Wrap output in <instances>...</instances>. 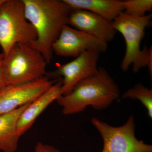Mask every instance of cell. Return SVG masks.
<instances>
[{"instance_id": "obj_6", "label": "cell", "mask_w": 152, "mask_h": 152, "mask_svg": "<svg viewBox=\"0 0 152 152\" xmlns=\"http://www.w3.org/2000/svg\"><path fill=\"white\" fill-rule=\"evenodd\" d=\"M91 122L103 139L102 152H152V145L136 137L134 116L119 127L113 126L96 118H92Z\"/></svg>"}, {"instance_id": "obj_16", "label": "cell", "mask_w": 152, "mask_h": 152, "mask_svg": "<svg viewBox=\"0 0 152 152\" xmlns=\"http://www.w3.org/2000/svg\"><path fill=\"white\" fill-rule=\"evenodd\" d=\"M35 152H61L54 147L42 142H38L35 147Z\"/></svg>"}, {"instance_id": "obj_9", "label": "cell", "mask_w": 152, "mask_h": 152, "mask_svg": "<svg viewBox=\"0 0 152 152\" xmlns=\"http://www.w3.org/2000/svg\"><path fill=\"white\" fill-rule=\"evenodd\" d=\"M99 54L95 51L85 52L73 61L58 66L56 70L50 74L51 77L56 79L63 77L61 96L69 94L78 83L97 72Z\"/></svg>"}, {"instance_id": "obj_17", "label": "cell", "mask_w": 152, "mask_h": 152, "mask_svg": "<svg viewBox=\"0 0 152 152\" xmlns=\"http://www.w3.org/2000/svg\"><path fill=\"white\" fill-rule=\"evenodd\" d=\"M4 56L1 53H0V89L4 87Z\"/></svg>"}, {"instance_id": "obj_18", "label": "cell", "mask_w": 152, "mask_h": 152, "mask_svg": "<svg viewBox=\"0 0 152 152\" xmlns=\"http://www.w3.org/2000/svg\"><path fill=\"white\" fill-rule=\"evenodd\" d=\"M4 1L5 0H0V5H1V4H2V3L4 2Z\"/></svg>"}, {"instance_id": "obj_15", "label": "cell", "mask_w": 152, "mask_h": 152, "mask_svg": "<svg viewBox=\"0 0 152 152\" xmlns=\"http://www.w3.org/2000/svg\"><path fill=\"white\" fill-rule=\"evenodd\" d=\"M124 12L129 15L142 17L152 10V0H127L122 1Z\"/></svg>"}, {"instance_id": "obj_1", "label": "cell", "mask_w": 152, "mask_h": 152, "mask_svg": "<svg viewBox=\"0 0 152 152\" xmlns=\"http://www.w3.org/2000/svg\"><path fill=\"white\" fill-rule=\"evenodd\" d=\"M22 1L26 18L37 32V49L48 64L53 58L52 46L63 27L69 25L72 10L63 0Z\"/></svg>"}, {"instance_id": "obj_2", "label": "cell", "mask_w": 152, "mask_h": 152, "mask_svg": "<svg viewBox=\"0 0 152 152\" xmlns=\"http://www.w3.org/2000/svg\"><path fill=\"white\" fill-rule=\"evenodd\" d=\"M120 96L118 85L103 67L98 68L94 75L78 83L69 94L61 96L57 102L62 107L64 115L84 111L91 106L100 110L108 107Z\"/></svg>"}, {"instance_id": "obj_8", "label": "cell", "mask_w": 152, "mask_h": 152, "mask_svg": "<svg viewBox=\"0 0 152 152\" xmlns=\"http://www.w3.org/2000/svg\"><path fill=\"white\" fill-rule=\"evenodd\" d=\"M107 43L69 25L63 27L58 37L52 46L53 53L61 57H77L85 52L104 53Z\"/></svg>"}, {"instance_id": "obj_10", "label": "cell", "mask_w": 152, "mask_h": 152, "mask_svg": "<svg viewBox=\"0 0 152 152\" xmlns=\"http://www.w3.org/2000/svg\"><path fill=\"white\" fill-rule=\"evenodd\" d=\"M68 24L107 43L113 40L116 32L113 21L85 10H72L69 17Z\"/></svg>"}, {"instance_id": "obj_4", "label": "cell", "mask_w": 152, "mask_h": 152, "mask_svg": "<svg viewBox=\"0 0 152 152\" xmlns=\"http://www.w3.org/2000/svg\"><path fill=\"white\" fill-rule=\"evenodd\" d=\"M37 39L36 30L25 16L23 1L5 0L0 5V46L4 58L17 44L37 49Z\"/></svg>"}, {"instance_id": "obj_3", "label": "cell", "mask_w": 152, "mask_h": 152, "mask_svg": "<svg viewBox=\"0 0 152 152\" xmlns=\"http://www.w3.org/2000/svg\"><path fill=\"white\" fill-rule=\"evenodd\" d=\"M152 17L151 14L136 17L123 12L113 21L115 30L122 35L126 42V52L121 66L124 72L127 71L131 65L134 73L148 67L152 77V47H145L142 50L140 48L145 29L151 23Z\"/></svg>"}, {"instance_id": "obj_13", "label": "cell", "mask_w": 152, "mask_h": 152, "mask_svg": "<svg viewBox=\"0 0 152 152\" xmlns=\"http://www.w3.org/2000/svg\"><path fill=\"white\" fill-rule=\"evenodd\" d=\"M29 104L0 115V151L4 152L16 151L20 137L17 132V122L20 115Z\"/></svg>"}, {"instance_id": "obj_5", "label": "cell", "mask_w": 152, "mask_h": 152, "mask_svg": "<svg viewBox=\"0 0 152 152\" xmlns=\"http://www.w3.org/2000/svg\"><path fill=\"white\" fill-rule=\"evenodd\" d=\"M47 64L37 49L16 44L4 58V87L26 83L45 77Z\"/></svg>"}, {"instance_id": "obj_7", "label": "cell", "mask_w": 152, "mask_h": 152, "mask_svg": "<svg viewBox=\"0 0 152 152\" xmlns=\"http://www.w3.org/2000/svg\"><path fill=\"white\" fill-rule=\"evenodd\" d=\"M58 79L50 80L45 76L26 83L3 87L0 89V115L31 103L54 84Z\"/></svg>"}, {"instance_id": "obj_14", "label": "cell", "mask_w": 152, "mask_h": 152, "mask_svg": "<svg viewBox=\"0 0 152 152\" xmlns=\"http://www.w3.org/2000/svg\"><path fill=\"white\" fill-rule=\"evenodd\" d=\"M123 99L138 100L146 109L148 115L152 118V90L141 83L128 90L122 96Z\"/></svg>"}, {"instance_id": "obj_12", "label": "cell", "mask_w": 152, "mask_h": 152, "mask_svg": "<svg viewBox=\"0 0 152 152\" xmlns=\"http://www.w3.org/2000/svg\"><path fill=\"white\" fill-rule=\"evenodd\" d=\"M72 10L92 12L108 20L113 21L124 11L121 1L119 0H63Z\"/></svg>"}, {"instance_id": "obj_11", "label": "cell", "mask_w": 152, "mask_h": 152, "mask_svg": "<svg viewBox=\"0 0 152 152\" xmlns=\"http://www.w3.org/2000/svg\"><path fill=\"white\" fill-rule=\"evenodd\" d=\"M62 84L61 78L50 88L42 94L22 112L17 122L16 130L21 137L31 127L38 117L54 101H56L61 96V88Z\"/></svg>"}]
</instances>
